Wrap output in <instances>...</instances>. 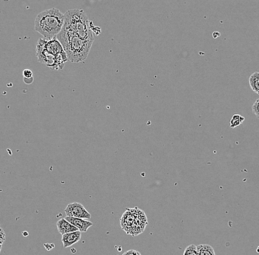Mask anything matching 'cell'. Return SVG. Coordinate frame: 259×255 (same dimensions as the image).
Instances as JSON below:
<instances>
[{"mask_svg":"<svg viewBox=\"0 0 259 255\" xmlns=\"http://www.w3.org/2000/svg\"><path fill=\"white\" fill-rule=\"evenodd\" d=\"M81 233L82 232L78 230L63 234L61 240H62L64 248H68V247L72 246L74 244L79 242L81 239Z\"/></svg>","mask_w":259,"mask_h":255,"instance_id":"52a82bcc","label":"cell"},{"mask_svg":"<svg viewBox=\"0 0 259 255\" xmlns=\"http://www.w3.org/2000/svg\"><path fill=\"white\" fill-rule=\"evenodd\" d=\"M23 81L24 82H25V83H26V84L30 85L31 84V83H34V77L31 78H24Z\"/></svg>","mask_w":259,"mask_h":255,"instance_id":"ac0fdd59","label":"cell"},{"mask_svg":"<svg viewBox=\"0 0 259 255\" xmlns=\"http://www.w3.org/2000/svg\"><path fill=\"white\" fill-rule=\"evenodd\" d=\"M249 86L254 92L259 94V72H255L249 78Z\"/></svg>","mask_w":259,"mask_h":255,"instance_id":"30bf717a","label":"cell"},{"mask_svg":"<svg viewBox=\"0 0 259 255\" xmlns=\"http://www.w3.org/2000/svg\"><path fill=\"white\" fill-rule=\"evenodd\" d=\"M23 76L24 78H33L34 77V75H33V72L31 70H28V69H27V70H25L23 71Z\"/></svg>","mask_w":259,"mask_h":255,"instance_id":"2e32d148","label":"cell"},{"mask_svg":"<svg viewBox=\"0 0 259 255\" xmlns=\"http://www.w3.org/2000/svg\"><path fill=\"white\" fill-rule=\"evenodd\" d=\"M23 236H25V237H26V236L28 235V232H23Z\"/></svg>","mask_w":259,"mask_h":255,"instance_id":"d6986e66","label":"cell"},{"mask_svg":"<svg viewBox=\"0 0 259 255\" xmlns=\"http://www.w3.org/2000/svg\"><path fill=\"white\" fill-rule=\"evenodd\" d=\"M64 212L67 216L74 217V218L89 220L92 217L91 214L83 207V204L78 202L69 204Z\"/></svg>","mask_w":259,"mask_h":255,"instance_id":"5b68a950","label":"cell"},{"mask_svg":"<svg viewBox=\"0 0 259 255\" xmlns=\"http://www.w3.org/2000/svg\"><path fill=\"white\" fill-rule=\"evenodd\" d=\"M244 117L239 114H234L232 116L231 120H230V128L235 129V128L239 126L243 122H244Z\"/></svg>","mask_w":259,"mask_h":255,"instance_id":"7c38bea8","label":"cell"},{"mask_svg":"<svg viewBox=\"0 0 259 255\" xmlns=\"http://www.w3.org/2000/svg\"><path fill=\"white\" fill-rule=\"evenodd\" d=\"M57 228L58 231L62 235L63 234H67V233L75 232V231L78 230V228L71 224L70 222L67 221L65 218H61V220L57 222Z\"/></svg>","mask_w":259,"mask_h":255,"instance_id":"9c48e42d","label":"cell"},{"mask_svg":"<svg viewBox=\"0 0 259 255\" xmlns=\"http://www.w3.org/2000/svg\"><path fill=\"white\" fill-rule=\"evenodd\" d=\"M122 255H141L140 253L138 251H136V250H128V251H125Z\"/></svg>","mask_w":259,"mask_h":255,"instance_id":"e0dca14e","label":"cell"},{"mask_svg":"<svg viewBox=\"0 0 259 255\" xmlns=\"http://www.w3.org/2000/svg\"><path fill=\"white\" fill-rule=\"evenodd\" d=\"M197 255H216L214 250L209 245H197Z\"/></svg>","mask_w":259,"mask_h":255,"instance_id":"8fae6325","label":"cell"},{"mask_svg":"<svg viewBox=\"0 0 259 255\" xmlns=\"http://www.w3.org/2000/svg\"><path fill=\"white\" fill-rule=\"evenodd\" d=\"M252 112L255 114V115L259 119V99L255 100L254 104L252 106Z\"/></svg>","mask_w":259,"mask_h":255,"instance_id":"5bb4252c","label":"cell"},{"mask_svg":"<svg viewBox=\"0 0 259 255\" xmlns=\"http://www.w3.org/2000/svg\"><path fill=\"white\" fill-rule=\"evenodd\" d=\"M65 219L70 222L71 224L78 228L81 232H86L88 229L93 226V223L83 218H74V217L67 216Z\"/></svg>","mask_w":259,"mask_h":255,"instance_id":"8992f818","label":"cell"},{"mask_svg":"<svg viewBox=\"0 0 259 255\" xmlns=\"http://www.w3.org/2000/svg\"><path fill=\"white\" fill-rule=\"evenodd\" d=\"M36 56L38 57L39 62L45 64L47 67L53 70H62L63 67L60 64L59 59L53 53L49 52L47 49L38 42L36 46Z\"/></svg>","mask_w":259,"mask_h":255,"instance_id":"277c9868","label":"cell"},{"mask_svg":"<svg viewBox=\"0 0 259 255\" xmlns=\"http://www.w3.org/2000/svg\"><path fill=\"white\" fill-rule=\"evenodd\" d=\"M63 29L78 36L89 43L93 44L94 36L90 23L82 9H75L66 12Z\"/></svg>","mask_w":259,"mask_h":255,"instance_id":"7a4b0ae2","label":"cell"},{"mask_svg":"<svg viewBox=\"0 0 259 255\" xmlns=\"http://www.w3.org/2000/svg\"><path fill=\"white\" fill-rule=\"evenodd\" d=\"M56 38L62 45L68 61L72 63L85 61L93 45L63 28Z\"/></svg>","mask_w":259,"mask_h":255,"instance_id":"6da1fadb","label":"cell"},{"mask_svg":"<svg viewBox=\"0 0 259 255\" xmlns=\"http://www.w3.org/2000/svg\"><path fill=\"white\" fill-rule=\"evenodd\" d=\"M64 23V14L59 9H51L38 14L35 20V31L45 39H53L61 32Z\"/></svg>","mask_w":259,"mask_h":255,"instance_id":"3957f363","label":"cell"},{"mask_svg":"<svg viewBox=\"0 0 259 255\" xmlns=\"http://www.w3.org/2000/svg\"><path fill=\"white\" fill-rule=\"evenodd\" d=\"M183 255H197V245L191 244L185 249Z\"/></svg>","mask_w":259,"mask_h":255,"instance_id":"4fadbf2b","label":"cell"},{"mask_svg":"<svg viewBox=\"0 0 259 255\" xmlns=\"http://www.w3.org/2000/svg\"><path fill=\"white\" fill-rule=\"evenodd\" d=\"M2 248H3V245H0V251H1Z\"/></svg>","mask_w":259,"mask_h":255,"instance_id":"ffe728a7","label":"cell"},{"mask_svg":"<svg viewBox=\"0 0 259 255\" xmlns=\"http://www.w3.org/2000/svg\"><path fill=\"white\" fill-rule=\"evenodd\" d=\"M6 1H7V0H6Z\"/></svg>","mask_w":259,"mask_h":255,"instance_id":"44dd1931","label":"cell"},{"mask_svg":"<svg viewBox=\"0 0 259 255\" xmlns=\"http://www.w3.org/2000/svg\"><path fill=\"white\" fill-rule=\"evenodd\" d=\"M6 232L2 228H0V245H3L6 241Z\"/></svg>","mask_w":259,"mask_h":255,"instance_id":"9a60e30c","label":"cell"},{"mask_svg":"<svg viewBox=\"0 0 259 255\" xmlns=\"http://www.w3.org/2000/svg\"><path fill=\"white\" fill-rule=\"evenodd\" d=\"M134 221L135 217L133 212L130 211V209H127L121 218L120 224L122 229L128 233V234H129L130 228L133 226Z\"/></svg>","mask_w":259,"mask_h":255,"instance_id":"ba28073f","label":"cell"}]
</instances>
